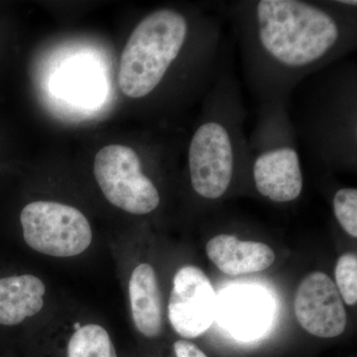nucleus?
I'll return each instance as SVG.
<instances>
[{"label": "nucleus", "mask_w": 357, "mask_h": 357, "mask_svg": "<svg viewBox=\"0 0 357 357\" xmlns=\"http://www.w3.org/2000/svg\"><path fill=\"white\" fill-rule=\"evenodd\" d=\"M96 180L110 204L132 215H143L158 208L156 185L143 173L139 155L126 145H107L96 155Z\"/></svg>", "instance_id": "obj_5"}, {"label": "nucleus", "mask_w": 357, "mask_h": 357, "mask_svg": "<svg viewBox=\"0 0 357 357\" xmlns=\"http://www.w3.org/2000/svg\"><path fill=\"white\" fill-rule=\"evenodd\" d=\"M237 156H243L241 141L227 115L211 112L192 134L188 167L192 189L206 199H218L229 190Z\"/></svg>", "instance_id": "obj_3"}, {"label": "nucleus", "mask_w": 357, "mask_h": 357, "mask_svg": "<svg viewBox=\"0 0 357 357\" xmlns=\"http://www.w3.org/2000/svg\"><path fill=\"white\" fill-rule=\"evenodd\" d=\"M335 280L338 292L349 306L357 302V257L347 253L338 258L335 266Z\"/></svg>", "instance_id": "obj_14"}, {"label": "nucleus", "mask_w": 357, "mask_h": 357, "mask_svg": "<svg viewBox=\"0 0 357 357\" xmlns=\"http://www.w3.org/2000/svg\"><path fill=\"white\" fill-rule=\"evenodd\" d=\"M258 58L282 76H301L344 51L345 22L337 10L301 0H259L250 15Z\"/></svg>", "instance_id": "obj_1"}, {"label": "nucleus", "mask_w": 357, "mask_h": 357, "mask_svg": "<svg viewBox=\"0 0 357 357\" xmlns=\"http://www.w3.org/2000/svg\"><path fill=\"white\" fill-rule=\"evenodd\" d=\"M272 309L265 294L255 289H230L218 300L217 316L234 337L249 340L265 333Z\"/></svg>", "instance_id": "obj_9"}, {"label": "nucleus", "mask_w": 357, "mask_h": 357, "mask_svg": "<svg viewBox=\"0 0 357 357\" xmlns=\"http://www.w3.org/2000/svg\"><path fill=\"white\" fill-rule=\"evenodd\" d=\"M218 297L208 277L199 268H181L173 280L169 319L175 332L185 338L206 333L217 317Z\"/></svg>", "instance_id": "obj_6"}, {"label": "nucleus", "mask_w": 357, "mask_h": 357, "mask_svg": "<svg viewBox=\"0 0 357 357\" xmlns=\"http://www.w3.org/2000/svg\"><path fill=\"white\" fill-rule=\"evenodd\" d=\"M333 211L340 227L347 234L357 237V190L342 188L335 192Z\"/></svg>", "instance_id": "obj_15"}, {"label": "nucleus", "mask_w": 357, "mask_h": 357, "mask_svg": "<svg viewBox=\"0 0 357 357\" xmlns=\"http://www.w3.org/2000/svg\"><path fill=\"white\" fill-rule=\"evenodd\" d=\"M294 306L300 325L311 335L332 338L344 332L347 317L344 302L328 275L314 272L305 277L298 287Z\"/></svg>", "instance_id": "obj_7"}, {"label": "nucleus", "mask_w": 357, "mask_h": 357, "mask_svg": "<svg viewBox=\"0 0 357 357\" xmlns=\"http://www.w3.org/2000/svg\"><path fill=\"white\" fill-rule=\"evenodd\" d=\"M189 34V20L174 9H159L143 18L122 51V93L139 100L154 91L185 48Z\"/></svg>", "instance_id": "obj_2"}, {"label": "nucleus", "mask_w": 357, "mask_h": 357, "mask_svg": "<svg viewBox=\"0 0 357 357\" xmlns=\"http://www.w3.org/2000/svg\"><path fill=\"white\" fill-rule=\"evenodd\" d=\"M74 328L76 331L79 330V328H82L81 324H79V321H77V323H75Z\"/></svg>", "instance_id": "obj_17"}, {"label": "nucleus", "mask_w": 357, "mask_h": 357, "mask_svg": "<svg viewBox=\"0 0 357 357\" xmlns=\"http://www.w3.org/2000/svg\"><path fill=\"white\" fill-rule=\"evenodd\" d=\"M174 349L177 357H208L196 344L188 340H178L174 344Z\"/></svg>", "instance_id": "obj_16"}, {"label": "nucleus", "mask_w": 357, "mask_h": 357, "mask_svg": "<svg viewBox=\"0 0 357 357\" xmlns=\"http://www.w3.org/2000/svg\"><path fill=\"white\" fill-rule=\"evenodd\" d=\"M20 222L25 243L45 255L73 257L83 253L93 239L88 218L68 204L33 202L21 211Z\"/></svg>", "instance_id": "obj_4"}, {"label": "nucleus", "mask_w": 357, "mask_h": 357, "mask_svg": "<svg viewBox=\"0 0 357 357\" xmlns=\"http://www.w3.org/2000/svg\"><path fill=\"white\" fill-rule=\"evenodd\" d=\"M43 282L33 275L0 278V325L16 326L43 307Z\"/></svg>", "instance_id": "obj_12"}, {"label": "nucleus", "mask_w": 357, "mask_h": 357, "mask_svg": "<svg viewBox=\"0 0 357 357\" xmlns=\"http://www.w3.org/2000/svg\"><path fill=\"white\" fill-rule=\"evenodd\" d=\"M129 299L134 325L147 337H156L163 331V305L154 268L138 265L129 280Z\"/></svg>", "instance_id": "obj_11"}, {"label": "nucleus", "mask_w": 357, "mask_h": 357, "mask_svg": "<svg viewBox=\"0 0 357 357\" xmlns=\"http://www.w3.org/2000/svg\"><path fill=\"white\" fill-rule=\"evenodd\" d=\"M68 357H117L109 333L102 326L89 324L70 337Z\"/></svg>", "instance_id": "obj_13"}, {"label": "nucleus", "mask_w": 357, "mask_h": 357, "mask_svg": "<svg viewBox=\"0 0 357 357\" xmlns=\"http://www.w3.org/2000/svg\"><path fill=\"white\" fill-rule=\"evenodd\" d=\"M211 261L229 276L263 271L273 264L274 251L267 244L241 241L234 236L220 234L206 244Z\"/></svg>", "instance_id": "obj_10"}, {"label": "nucleus", "mask_w": 357, "mask_h": 357, "mask_svg": "<svg viewBox=\"0 0 357 357\" xmlns=\"http://www.w3.org/2000/svg\"><path fill=\"white\" fill-rule=\"evenodd\" d=\"M252 173L257 191L274 203L295 201L304 188L299 153L290 144L260 151L253 162Z\"/></svg>", "instance_id": "obj_8"}]
</instances>
